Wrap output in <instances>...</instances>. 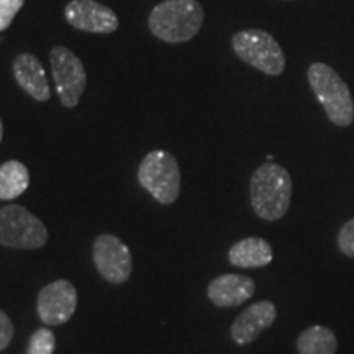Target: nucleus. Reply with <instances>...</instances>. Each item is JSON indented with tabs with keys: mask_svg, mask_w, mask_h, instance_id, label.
<instances>
[{
	"mask_svg": "<svg viewBox=\"0 0 354 354\" xmlns=\"http://www.w3.org/2000/svg\"><path fill=\"white\" fill-rule=\"evenodd\" d=\"M24 3L25 0H0V32L10 26Z\"/></svg>",
	"mask_w": 354,
	"mask_h": 354,
	"instance_id": "19",
	"label": "nucleus"
},
{
	"mask_svg": "<svg viewBox=\"0 0 354 354\" xmlns=\"http://www.w3.org/2000/svg\"><path fill=\"white\" fill-rule=\"evenodd\" d=\"M254 214L266 221H276L287 214L292 198L289 171L276 162H266L254 171L250 184Z\"/></svg>",
	"mask_w": 354,
	"mask_h": 354,
	"instance_id": "1",
	"label": "nucleus"
},
{
	"mask_svg": "<svg viewBox=\"0 0 354 354\" xmlns=\"http://www.w3.org/2000/svg\"><path fill=\"white\" fill-rule=\"evenodd\" d=\"M13 338V323L6 312L0 310V351H3Z\"/></svg>",
	"mask_w": 354,
	"mask_h": 354,
	"instance_id": "20",
	"label": "nucleus"
},
{
	"mask_svg": "<svg viewBox=\"0 0 354 354\" xmlns=\"http://www.w3.org/2000/svg\"><path fill=\"white\" fill-rule=\"evenodd\" d=\"M297 351L299 354H336L338 338L328 326H308L299 335Z\"/></svg>",
	"mask_w": 354,
	"mask_h": 354,
	"instance_id": "15",
	"label": "nucleus"
},
{
	"mask_svg": "<svg viewBox=\"0 0 354 354\" xmlns=\"http://www.w3.org/2000/svg\"><path fill=\"white\" fill-rule=\"evenodd\" d=\"M56 348V336L50 328H39L30 338L26 354H53Z\"/></svg>",
	"mask_w": 354,
	"mask_h": 354,
	"instance_id": "17",
	"label": "nucleus"
},
{
	"mask_svg": "<svg viewBox=\"0 0 354 354\" xmlns=\"http://www.w3.org/2000/svg\"><path fill=\"white\" fill-rule=\"evenodd\" d=\"M308 84L317 95L326 117L336 127H349L354 122V102L348 84L325 63L310 64Z\"/></svg>",
	"mask_w": 354,
	"mask_h": 354,
	"instance_id": "3",
	"label": "nucleus"
},
{
	"mask_svg": "<svg viewBox=\"0 0 354 354\" xmlns=\"http://www.w3.org/2000/svg\"><path fill=\"white\" fill-rule=\"evenodd\" d=\"M205 19L197 0H166L149 13V30L166 43H185L201 30Z\"/></svg>",
	"mask_w": 354,
	"mask_h": 354,
	"instance_id": "2",
	"label": "nucleus"
},
{
	"mask_svg": "<svg viewBox=\"0 0 354 354\" xmlns=\"http://www.w3.org/2000/svg\"><path fill=\"white\" fill-rule=\"evenodd\" d=\"M94 263L100 276L110 284H123L131 276L130 248L115 234H99L94 241Z\"/></svg>",
	"mask_w": 354,
	"mask_h": 354,
	"instance_id": "8",
	"label": "nucleus"
},
{
	"mask_svg": "<svg viewBox=\"0 0 354 354\" xmlns=\"http://www.w3.org/2000/svg\"><path fill=\"white\" fill-rule=\"evenodd\" d=\"M236 56L246 64L269 76H281L286 69V55L272 35L263 30H243L232 39Z\"/></svg>",
	"mask_w": 354,
	"mask_h": 354,
	"instance_id": "4",
	"label": "nucleus"
},
{
	"mask_svg": "<svg viewBox=\"0 0 354 354\" xmlns=\"http://www.w3.org/2000/svg\"><path fill=\"white\" fill-rule=\"evenodd\" d=\"M138 180L159 203L169 205L180 194V171L171 153L156 149L146 154L138 169Z\"/></svg>",
	"mask_w": 354,
	"mask_h": 354,
	"instance_id": "5",
	"label": "nucleus"
},
{
	"mask_svg": "<svg viewBox=\"0 0 354 354\" xmlns=\"http://www.w3.org/2000/svg\"><path fill=\"white\" fill-rule=\"evenodd\" d=\"M53 79H55L61 104L74 109L86 91L87 74L81 59L64 46H55L50 53Z\"/></svg>",
	"mask_w": 354,
	"mask_h": 354,
	"instance_id": "7",
	"label": "nucleus"
},
{
	"mask_svg": "<svg viewBox=\"0 0 354 354\" xmlns=\"http://www.w3.org/2000/svg\"><path fill=\"white\" fill-rule=\"evenodd\" d=\"M48 230L21 205L0 209V245L15 250H37L46 245Z\"/></svg>",
	"mask_w": 354,
	"mask_h": 354,
	"instance_id": "6",
	"label": "nucleus"
},
{
	"mask_svg": "<svg viewBox=\"0 0 354 354\" xmlns=\"http://www.w3.org/2000/svg\"><path fill=\"white\" fill-rule=\"evenodd\" d=\"M256 292V284L251 277L243 274H221L209 284L207 295L216 307L232 308L245 304Z\"/></svg>",
	"mask_w": 354,
	"mask_h": 354,
	"instance_id": "12",
	"label": "nucleus"
},
{
	"mask_svg": "<svg viewBox=\"0 0 354 354\" xmlns=\"http://www.w3.org/2000/svg\"><path fill=\"white\" fill-rule=\"evenodd\" d=\"M30 172L24 162L12 161L0 166V201H12L28 189Z\"/></svg>",
	"mask_w": 354,
	"mask_h": 354,
	"instance_id": "16",
	"label": "nucleus"
},
{
	"mask_svg": "<svg viewBox=\"0 0 354 354\" xmlns=\"http://www.w3.org/2000/svg\"><path fill=\"white\" fill-rule=\"evenodd\" d=\"M272 258L274 251L271 243L259 236H250L240 240L234 243L232 250L228 251L230 263L243 269L264 268V266L272 263Z\"/></svg>",
	"mask_w": 354,
	"mask_h": 354,
	"instance_id": "14",
	"label": "nucleus"
},
{
	"mask_svg": "<svg viewBox=\"0 0 354 354\" xmlns=\"http://www.w3.org/2000/svg\"><path fill=\"white\" fill-rule=\"evenodd\" d=\"M2 136H3V125H2V120H0V141H2Z\"/></svg>",
	"mask_w": 354,
	"mask_h": 354,
	"instance_id": "21",
	"label": "nucleus"
},
{
	"mask_svg": "<svg viewBox=\"0 0 354 354\" xmlns=\"http://www.w3.org/2000/svg\"><path fill=\"white\" fill-rule=\"evenodd\" d=\"M276 318L277 308L271 300H259L250 305L233 322L232 330H230L233 342L238 344L253 343L264 330H268L276 322Z\"/></svg>",
	"mask_w": 354,
	"mask_h": 354,
	"instance_id": "11",
	"label": "nucleus"
},
{
	"mask_svg": "<svg viewBox=\"0 0 354 354\" xmlns=\"http://www.w3.org/2000/svg\"><path fill=\"white\" fill-rule=\"evenodd\" d=\"M77 308L76 287L69 281H55L38 294L37 310L39 320L48 326L63 325Z\"/></svg>",
	"mask_w": 354,
	"mask_h": 354,
	"instance_id": "9",
	"label": "nucleus"
},
{
	"mask_svg": "<svg viewBox=\"0 0 354 354\" xmlns=\"http://www.w3.org/2000/svg\"><path fill=\"white\" fill-rule=\"evenodd\" d=\"M13 74L17 82L28 95L38 102H48L51 97L50 84L41 61L32 53H21L13 59Z\"/></svg>",
	"mask_w": 354,
	"mask_h": 354,
	"instance_id": "13",
	"label": "nucleus"
},
{
	"mask_svg": "<svg viewBox=\"0 0 354 354\" xmlns=\"http://www.w3.org/2000/svg\"><path fill=\"white\" fill-rule=\"evenodd\" d=\"M339 251L348 258L354 259V218L348 220L339 230L338 236H336Z\"/></svg>",
	"mask_w": 354,
	"mask_h": 354,
	"instance_id": "18",
	"label": "nucleus"
},
{
	"mask_svg": "<svg viewBox=\"0 0 354 354\" xmlns=\"http://www.w3.org/2000/svg\"><path fill=\"white\" fill-rule=\"evenodd\" d=\"M64 17L74 28L87 33H113L118 19L112 8L95 0H73L64 8Z\"/></svg>",
	"mask_w": 354,
	"mask_h": 354,
	"instance_id": "10",
	"label": "nucleus"
}]
</instances>
